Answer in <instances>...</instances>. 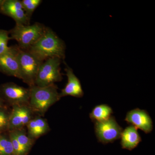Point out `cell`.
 <instances>
[{"label":"cell","mask_w":155,"mask_h":155,"mask_svg":"<svg viewBox=\"0 0 155 155\" xmlns=\"http://www.w3.org/2000/svg\"><path fill=\"white\" fill-rule=\"evenodd\" d=\"M9 131L14 134L19 144L30 151L34 143L35 140L28 137L27 130L25 128Z\"/></svg>","instance_id":"obj_16"},{"label":"cell","mask_w":155,"mask_h":155,"mask_svg":"<svg viewBox=\"0 0 155 155\" xmlns=\"http://www.w3.org/2000/svg\"><path fill=\"white\" fill-rule=\"evenodd\" d=\"M28 137L35 141L41 136L46 134L50 130V127L46 119L42 116H34L26 125Z\"/></svg>","instance_id":"obj_13"},{"label":"cell","mask_w":155,"mask_h":155,"mask_svg":"<svg viewBox=\"0 0 155 155\" xmlns=\"http://www.w3.org/2000/svg\"><path fill=\"white\" fill-rule=\"evenodd\" d=\"M0 12L11 17L19 25H29L30 19L22 8L21 1L0 0Z\"/></svg>","instance_id":"obj_9"},{"label":"cell","mask_w":155,"mask_h":155,"mask_svg":"<svg viewBox=\"0 0 155 155\" xmlns=\"http://www.w3.org/2000/svg\"><path fill=\"white\" fill-rule=\"evenodd\" d=\"M42 2L41 0H22L21 1L22 8L26 16L31 19L32 14Z\"/></svg>","instance_id":"obj_19"},{"label":"cell","mask_w":155,"mask_h":155,"mask_svg":"<svg viewBox=\"0 0 155 155\" xmlns=\"http://www.w3.org/2000/svg\"><path fill=\"white\" fill-rule=\"evenodd\" d=\"M65 49L64 41L51 29L47 27L43 35L26 51L43 62L52 58L64 60Z\"/></svg>","instance_id":"obj_1"},{"label":"cell","mask_w":155,"mask_h":155,"mask_svg":"<svg viewBox=\"0 0 155 155\" xmlns=\"http://www.w3.org/2000/svg\"><path fill=\"white\" fill-rule=\"evenodd\" d=\"M47 27L35 22L32 25L16 24L9 31L11 39L15 40L21 49L26 51L33 45L45 33Z\"/></svg>","instance_id":"obj_3"},{"label":"cell","mask_w":155,"mask_h":155,"mask_svg":"<svg viewBox=\"0 0 155 155\" xmlns=\"http://www.w3.org/2000/svg\"><path fill=\"white\" fill-rule=\"evenodd\" d=\"M64 63L66 65L65 71L67 77V83L61 90L60 97L61 98L70 96L77 98L82 97L84 92L80 80L75 75L72 69L66 63Z\"/></svg>","instance_id":"obj_12"},{"label":"cell","mask_w":155,"mask_h":155,"mask_svg":"<svg viewBox=\"0 0 155 155\" xmlns=\"http://www.w3.org/2000/svg\"><path fill=\"white\" fill-rule=\"evenodd\" d=\"M62 61L59 58H52L43 62L37 74L35 85L42 87L61 81L63 79L61 68Z\"/></svg>","instance_id":"obj_4"},{"label":"cell","mask_w":155,"mask_h":155,"mask_svg":"<svg viewBox=\"0 0 155 155\" xmlns=\"http://www.w3.org/2000/svg\"><path fill=\"white\" fill-rule=\"evenodd\" d=\"M11 110L7 106L0 108V134L7 133L9 131Z\"/></svg>","instance_id":"obj_18"},{"label":"cell","mask_w":155,"mask_h":155,"mask_svg":"<svg viewBox=\"0 0 155 155\" xmlns=\"http://www.w3.org/2000/svg\"><path fill=\"white\" fill-rule=\"evenodd\" d=\"M30 91L13 82L0 85V96L7 106L28 105Z\"/></svg>","instance_id":"obj_6"},{"label":"cell","mask_w":155,"mask_h":155,"mask_svg":"<svg viewBox=\"0 0 155 155\" xmlns=\"http://www.w3.org/2000/svg\"><path fill=\"white\" fill-rule=\"evenodd\" d=\"M9 131L25 128L34 116L28 105H16L11 107Z\"/></svg>","instance_id":"obj_8"},{"label":"cell","mask_w":155,"mask_h":155,"mask_svg":"<svg viewBox=\"0 0 155 155\" xmlns=\"http://www.w3.org/2000/svg\"><path fill=\"white\" fill-rule=\"evenodd\" d=\"M120 139L122 148L130 151L135 149L142 141L137 129L130 125L122 130Z\"/></svg>","instance_id":"obj_14"},{"label":"cell","mask_w":155,"mask_h":155,"mask_svg":"<svg viewBox=\"0 0 155 155\" xmlns=\"http://www.w3.org/2000/svg\"><path fill=\"white\" fill-rule=\"evenodd\" d=\"M127 124L145 134L151 133L153 128L152 119L145 110L136 108L128 111L125 119Z\"/></svg>","instance_id":"obj_11"},{"label":"cell","mask_w":155,"mask_h":155,"mask_svg":"<svg viewBox=\"0 0 155 155\" xmlns=\"http://www.w3.org/2000/svg\"><path fill=\"white\" fill-rule=\"evenodd\" d=\"M19 49L17 45L10 46L8 51L0 56V72L6 75L18 78Z\"/></svg>","instance_id":"obj_10"},{"label":"cell","mask_w":155,"mask_h":155,"mask_svg":"<svg viewBox=\"0 0 155 155\" xmlns=\"http://www.w3.org/2000/svg\"><path fill=\"white\" fill-rule=\"evenodd\" d=\"M94 130L98 141L104 144L113 143L120 138L123 128L114 116L101 122H95Z\"/></svg>","instance_id":"obj_7"},{"label":"cell","mask_w":155,"mask_h":155,"mask_svg":"<svg viewBox=\"0 0 155 155\" xmlns=\"http://www.w3.org/2000/svg\"><path fill=\"white\" fill-rule=\"evenodd\" d=\"M6 106L5 104L4 103V101L2 99L1 96H0V108L4 107V106Z\"/></svg>","instance_id":"obj_22"},{"label":"cell","mask_w":155,"mask_h":155,"mask_svg":"<svg viewBox=\"0 0 155 155\" xmlns=\"http://www.w3.org/2000/svg\"><path fill=\"white\" fill-rule=\"evenodd\" d=\"M18 78L22 80L29 87L35 85L37 74L42 62L29 52L21 49L20 48L18 53Z\"/></svg>","instance_id":"obj_5"},{"label":"cell","mask_w":155,"mask_h":155,"mask_svg":"<svg viewBox=\"0 0 155 155\" xmlns=\"http://www.w3.org/2000/svg\"><path fill=\"white\" fill-rule=\"evenodd\" d=\"M9 136L11 138L14 153L13 155H27L29 151L22 147L17 141L14 134L11 131H8Z\"/></svg>","instance_id":"obj_21"},{"label":"cell","mask_w":155,"mask_h":155,"mask_svg":"<svg viewBox=\"0 0 155 155\" xmlns=\"http://www.w3.org/2000/svg\"><path fill=\"white\" fill-rule=\"evenodd\" d=\"M14 150L8 132L0 134V155H13Z\"/></svg>","instance_id":"obj_17"},{"label":"cell","mask_w":155,"mask_h":155,"mask_svg":"<svg viewBox=\"0 0 155 155\" xmlns=\"http://www.w3.org/2000/svg\"><path fill=\"white\" fill-rule=\"evenodd\" d=\"M29 88L30 95L28 106L35 115L44 116L50 107L61 99L55 84L42 87L34 85Z\"/></svg>","instance_id":"obj_2"},{"label":"cell","mask_w":155,"mask_h":155,"mask_svg":"<svg viewBox=\"0 0 155 155\" xmlns=\"http://www.w3.org/2000/svg\"><path fill=\"white\" fill-rule=\"evenodd\" d=\"M11 40L9 31L0 29V56L4 54L9 49L8 43Z\"/></svg>","instance_id":"obj_20"},{"label":"cell","mask_w":155,"mask_h":155,"mask_svg":"<svg viewBox=\"0 0 155 155\" xmlns=\"http://www.w3.org/2000/svg\"><path fill=\"white\" fill-rule=\"evenodd\" d=\"M113 114L112 108L106 104L98 105L93 109L89 117L93 122H101L107 120Z\"/></svg>","instance_id":"obj_15"}]
</instances>
